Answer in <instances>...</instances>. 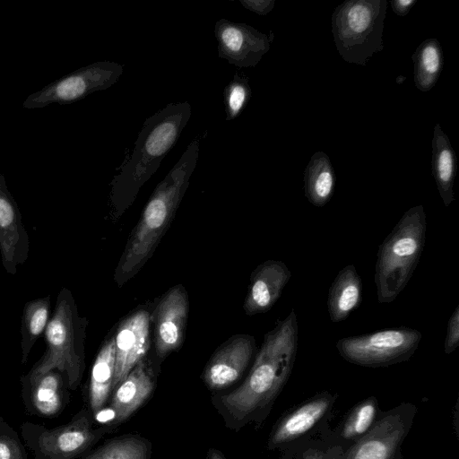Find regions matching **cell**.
Listing matches in <instances>:
<instances>
[{
    "mask_svg": "<svg viewBox=\"0 0 459 459\" xmlns=\"http://www.w3.org/2000/svg\"><path fill=\"white\" fill-rule=\"evenodd\" d=\"M332 403L329 394L319 395L286 415L274 429L270 446L294 440L310 430L327 412Z\"/></svg>",
    "mask_w": 459,
    "mask_h": 459,
    "instance_id": "19",
    "label": "cell"
},
{
    "mask_svg": "<svg viewBox=\"0 0 459 459\" xmlns=\"http://www.w3.org/2000/svg\"><path fill=\"white\" fill-rule=\"evenodd\" d=\"M0 459H28L18 433L0 416Z\"/></svg>",
    "mask_w": 459,
    "mask_h": 459,
    "instance_id": "29",
    "label": "cell"
},
{
    "mask_svg": "<svg viewBox=\"0 0 459 459\" xmlns=\"http://www.w3.org/2000/svg\"><path fill=\"white\" fill-rule=\"evenodd\" d=\"M346 455V454H345ZM345 455L341 452L313 451L307 454L304 459H345Z\"/></svg>",
    "mask_w": 459,
    "mask_h": 459,
    "instance_id": "33",
    "label": "cell"
},
{
    "mask_svg": "<svg viewBox=\"0 0 459 459\" xmlns=\"http://www.w3.org/2000/svg\"><path fill=\"white\" fill-rule=\"evenodd\" d=\"M423 205L406 211L379 246L374 281L379 303H391L403 290L420 258L426 238Z\"/></svg>",
    "mask_w": 459,
    "mask_h": 459,
    "instance_id": "5",
    "label": "cell"
},
{
    "mask_svg": "<svg viewBox=\"0 0 459 459\" xmlns=\"http://www.w3.org/2000/svg\"><path fill=\"white\" fill-rule=\"evenodd\" d=\"M147 442L138 437H123L106 443L82 459H148Z\"/></svg>",
    "mask_w": 459,
    "mask_h": 459,
    "instance_id": "26",
    "label": "cell"
},
{
    "mask_svg": "<svg viewBox=\"0 0 459 459\" xmlns=\"http://www.w3.org/2000/svg\"><path fill=\"white\" fill-rule=\"evenodd\" d=\"M50 295L28 301L23 307L21 325L22 364L24 365L39 337L44 333L50 318Z\"/></svg>",
    "mask_w": 459,
    "mask_h": 459,
    "instance_id": "24",
    "label": "cell"
},
{
    "mask_svg": "<svg viewBox=\"0 0 459 459\" xmlns=\"http://www.w3.org/2000/svg\"><path fill=\"white\" fill-rule=\"evenodd\" d=\"M385 0H348L337 5L331 17L334 44L341 57L366 65L383 50Z\"/></svg>",
    "mask_w": 459,
    "mask_h": 459,
    "instance_id": "6",
    "label": "cell"
},
{
    "mask_svg": "<svg viewBox=\"0 0 459 459\" xmlns=\"http://www.w3.org/2000/svg\"><path fill=\"white\" fill-rule=\"evenodd\" d=\"M335 180L329 157L323 152H315L304 173V191L308 202L316 207L325 206L333 196Z\"/></svg>",
    "mask_w": 459,
    "mask_h": 459,
    "instance_id": "23",
    "label": "cell"
},
{
    "mask_svg": "<svg viewBox=\"0 0 459 459\" xmlns=\"http://www.w3.org/2000/svg\"><path fill=\"white\" fill-rule=\"evenodd\" d=\"M30 253V238L18 204L0 174V255L6 273L14 275Z\"/></svg>",
    "mask_w": 459,
    "mask_h": 459,
    "instance_id": "11",
    "label": "cell"
},
{
    "mask_svg": "<svg viewBox=\"0 0 459 459\" xmlns=\"http://www.w3.org/2000/svg\"><path fill=\"white\" fill-rule=\"evenodd\" d=\"M88 320L79 315L74 298L67 288L60 290L56 306L44 332L47 349L21 382H31L57 369L69 390H75L85 369V337Z\"/></svg>",
    "mask_w": 459,
    "mask_h": 459,
    "instance_id": "4",
    "label": "cell"
},
{
    "mask_svg": "<svg viewBox=\"0 0 459 459\" xmlns=\"http://www.w3.org/2000/svg\"><path fill=\"white\" fill-rule=\"evenodd\" d=\"M214 35L219 56L240 68L255 67L269 51L273 39V31L266 35L247 23L227 19L215 22Z\"/></svg>",
    "mask_w": 459,
    "mask_h": 459,
    "instance_id": "10",
    "label": "cell"
},
{
    "mask_svg": "<svg viewBox=\"0 0 459 459\" xmlns=\"http://www.w3.org/2000/svg\"><path fill=\"white\" fill-rule=\"evenodd\" d=\"M252 95L248 78L236 73L223 90V103L226 120L230 121L240 115Z\"/></svg>",
    "mask_w": 459,
    "mask_h": 459,
    "instance_id": "28",
    "label": "cell"
},
{
    "mask_svg": "<svg viewBox=\"0 0 459 459\" xmlns=\"http://www.w3.org/2000/svg\"><path fill=\"white\" fill-rule=\"evenodd\" d=\"M21 384L22 399L30 415L57 417L70 401L66 379L57 369H52L31 382Z\"/></svg>",
    "mask_w": 459,
    "mask_h": 459,
    "instance_id": "16",
    "label": "cell"
},
{
    "mask_svg": "<svg viewBox=\"0 0 459 459\" xmlns=\"http://www.w3.org/2000/svg\"><path fill=\"white\" fill-rule=\"evenodd\" d=\"M188 316V297L182 285L169 290L154 311L155 351L162 359L184 342Z\"/></svg>",
    "mask_w": 459,
    "mask_h": 459,
    "instance_id": "13",
    "label": "cell"
},
{
    "mask_svg": "<svg viewBox=\"0 0 459 459\" xmlns=\"http://www.w3.org/2000/svg\"><path fill=\"white\" fill-rule=\"evenodd\" d=\"M210 455V459H223L222 456L216 451H211Z\"/></svg>",
    "mask_w": 459,
    "mask_h": 459,
    "instance_id": "34",
    "label": "cell"
},
{
    "mask_svg": "<svg viewBox=\"0 0 459 459\" xmlns=\"http://www.w3.org/2000/svg\"><path fill=\"white\" fill-rule=\"evenodd\" d=\"M191 114L188 101L173 102L144 121L131 156L112 181L110 200L117 212L133 203L142 186L156 172L178 142Z\"/></svg>",
    "mask_w": 459,
    "mask_h": 459,
    "instance_id": "2",
    "label": "cell"
},
{
    "mask_svg": "<svg viewBox=\"0 0 459 459\" xmlns=\"http://www.w3.org/2000/svg\"><path fill=\"white\" fill-rule=\"evenodd\" d=\"M124 66L111 61H99L81 67L29 95L22 103L28 109L41 108L51 103L71 104L115 84Z\"/></svg>",
    "mask_w": 459,
    "mask_h": 459,
    "instance_id": "9",
    "label": "cell"
},
{
    "mask_svg": "<svg viewBox=\"0 0 459 459\" xmlns=\"http://www.w3.org/2000/svg\"><path fill=\"white\" fill-rule=\"evenodd\" d=\"M149 311L139 309L126 316L118 325L115 338L116 360L111 390L127 377L150 348Z\"/></svg>",
    "mask_w": 459,
    "mask_h": 459,
    "instance_id": "12",
    "label": "cell"
},
{
    "mask_svg": "<svg viewBox=\"0 0 459 459\" xmlns=\"http://www.w3.org/2000/svg\"><path fill=\"white\" fill-rule=\"evenodd\" d=\"M414 64V83L421 91H430L439 78L443 63V51L437 39L421 42L411 56Z\"/></svg>",
    "mask_w": 459,
    "mask_h": 459,
    "instance_id": "25",
    "label": "cell"
},
{
    "mask_svg": "<svg viewBox=\"0 0 459 459\" xmlns=\"http://www.w3.org/2000/svg\"><path fill=\"white\" fill-rule=\"evenodd\" d=\"M377 401L370 397L358 404L346 419L342 429L345 439L360 438L374 425L377 416Z\"/></svg>",
    "mask_w": 459,
    "mask_h": 459,
    "instance_id": "27",
    "label": "cell"
},
{
    "mask_svg": "<svg viewBox=\"0 0 459 459\" xmlns=\"http://www.w3.org/2000/svg\"><path fill=\"white\" fill-rule=\"evenodd\" d=\"M432 175L445 206L455 200L454 181L456 172V156L447 135L437 123L432 138Z\"/></svg>",
    "mask_w": 459,
    "mask_h": 459,
    "instance_id": "22",
    "label": "cell"
},
{
    "mask_svg": "<svg viewBox=\"0 0 459 459\" xmlns=\"http://www.w3.org/2000/svg\"><path fill=\"white\" fill-rule=\"evenodd\" d=\"M409 418L402 409L392 411L372 428L345 455V459H394L409 431Z\"/></svg>",
    "mask_w": 459,
    "mask_h": 459,
    "instance_id": "14",
    "label": "cell"
},
{
    "mask_svg": "<svg viewBox=\"0 0 459 459\" xmlns=\"http://www.w3.org/2000/svg\"><path fill=\"white\" fill-rule=\"evenodd\" d=\"M421 338L419 330L402 326L342 338L337 341L336 349L350 363L386 367L409 359Z\"/></svg>",
    "mask_w": 459,
    "mask_h": 459,
    "instance_id": "8",
    "label": "cell"
},
{
    "mask_svg": "<svg viewBox=\"0 0 459 459\" xmlns=\"http://www.w3.org/2000/svg\"><path fill=\"white\" fill-rule=\"evenodd\" d=\"M93 419L89 409H82L69 422L53 429L25 421L21 434L34 459H76L108 430L104 426L94 428Z\"/></svg>",
    "mask_w": 459,
    "mask_h": 459,
    "instance_id": "7",
    "label": "cell"
},
{
    "mask_svg": "<svg viewBox=\"0 0 459 459\" xmlns=\"http://www.w3.org/2000/svg\"><path fill=\"white\" fill-rule=\"evenodd\" d=\"M298 321L294 307L264 338L254 365L245 382L221 398L222 403L238 418L271 402L287 382L297 355Z\"/></svg>",
    "mask_w": 459,
    "mask_h": 459,
    "instance_id": "3",
    "label": "cell"
},
{
    "mask_svg": "<svg viewBox=\"0 0 459 459\" xmlns=\"http://www.w3.org/2000/svg\"><path fill=\"white\" fill-rule=\"evenodd\" d=\"M459 345V305L448 319L444 351L446 355L452 353Z\"/></svg>",
    "mask_w": 459,
    "mask_h": 459,
    "instance_id": "30",
    "label": "cell"
},
{
    "mask_svg": "<svg viewBox=\"0 0 459 459\" xmlns=\"http://www.w3.org/2000/svg\"><path fill=\"white\" fill-rule=\"evenodd\" d=\"M153 386L151 368L143 358L117 386L110 403L115 421L120 423L129 418L149 397Z\"/></svg>",
    "mask_w": 459,
    "mask_h": 459,
    "instance_id": "18",
    "label": "cell"
},
{
    "mask_svg": "<svg viewBox=\"0 0 459 459\" xmlns=\"http://www.w3.org/2000/svg\"><path fill=\"white\" fill-rule=\"evenodd\" d=\"M244 8L258 15L268 14L274 7V0H240Z\"/></svg>",
    "mask_w": 459,
    "mask_h": 459,
    "instance_id": "31",
    "label": "cell"
},
{
    "mask_svg": "<svg viewBox=\"0 0 459 459\" xmlns=\"http://www.w3.org/2000/svg\"><path fill=\"white\" fill-rule=\"evenodd\" d=\"M255 348V339L238 334L228 340L213 354L204 372L210 389H222L237 381L247 368Z\"/></svg>",
    "mask_w": 459,
    "mask_h": 459,
    "instance_id": "15",
    "label": "cell"
},
{
    "mask_svg": "<svg viewBox=\"0 0 459 459\" xmlns=\"http://www.w3.org/2000/svg\"><path fill=\"white\" fill-rule=\"evenodd\" d=\"M362 281L355 266L348 264L335 276L329 289L327 310L333 323L345 320L361 302Z\"/></svg>",
    "mask_w": 459,
    "mask_h": 459,
    "instance_id": "20",
    "label": "cell"
},
{
    "mask_svg": "<svg viewBox=\"0 0 459 459\" xmlns=\"http://www.w3.org/2000/svg\"><path fill=\"white\" fill-rule=\"evenodd\" d=\"M416 2V0H395L391 1L390 4L395 14L398 16H405Z\"/></svg>",
    "mask_w": 459,
    "mask_h": 459,
    "instance_id": "32",
    "label": "cell"
},
{
    "mask_svg": "<svg viewBox=\"0 0 459 459\" xmlns=\"http://www.w3.org/2000/svg\"><path fill=\"white\" fill-rule=\"evenodd\" d=\"M199 141H192L150 196L119 260L115 280L122 285L151 257L169 228L197 165Z\"/></svg>",
    "mask_w": 459,
    "mask_h": 459,
    "instance_id": "1",
    "label": "cell"
},
{
    "mask_svg": "<svg viewBox=\"0 0 459 459\" xmlns=\"http://www.w3.org/2000/svg\"><path fill=\"white\" fill-rule=\"evenodd\" d=\"M291 277L287 265L278 260H267L252 273L248 291L244 302L247 315L265 313L280 299Z\"/></svg>",
    "mask_w": 459,
    "mask_h": 459,
    "instance_id": "17",
    "label": "cell"
},
{
    "mask_svg": "<svg viewBox=\"0 0 459 459\" xmlns=\"http://www.w3.org/2000/svg\"><path fill=\"white\" fill-rule=\"evenodd\" d=\"M116 360L114 335L101 345L91 367L88 387L89 410L92 415L100 411L111 390Z\"/></svg>",
    "mask_w": 459,
    "mask_h": 459,
    "instance_id": "21",
    "label": "cell"
}]
</instances>
